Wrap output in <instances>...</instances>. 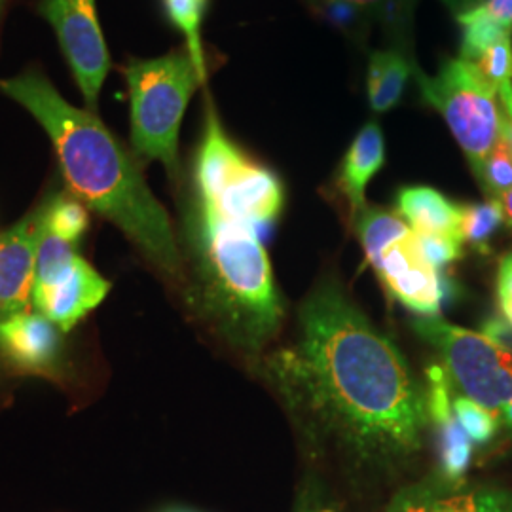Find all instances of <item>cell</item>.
Listing matches in <instances>:
<instances>
[{"instance_id":"cell-9","label":"cell","mask_w":512,"mask_h":512,"mask_svg":"<svg viewBox=\"0 0 512 512\" xmlns=\"http://www.w3.org/2000/svg\"><path fill=\"white\" fill-rule=\"evenodd\" d=\"M40 14L52 25L88 109H97L110 71V54L95 0H42Z\"/></svg>"},{"instance_id":"cell-18","label":"cell","mask_w":512,"mask_h":512,"mask_svg":"<svg viewBox=\"0 0 512 512\" xmlns=\"http://www.w3.org/2000/svg\"><path fill=\"white\" fill-rule=\"evenodd\" d=\"M169 21L183 33L186 52L192 57L198 73L207 80V67L202 46V23L209 0H162Z\"/></svg>"},{"instance_id":"cell-33","label":"cell","mask_w":512,"mask_h":512,"mask_svg":"<svg viewBox=\"0 0 512 512\" xmlns=\"http://www.w3.org/2000/svg\"><path fill=\"white\" fill-rule=\"evenodd\" d=\"M499 205H501V211H503V220L505 224L512 230V188L507 190L505 194H501L499 198H495Z\"/></svg>"},{"instance_id":"cell-5","label":"cell","mask_w":512,"mask_h":512,"mask_svg":"<svg viewBox=\"0 0 512 512\" xmlns=\"http://www.w3.org/2000/svg\"><path fill=\"white\" fill-rule=\"evenodd\" d=\"M131 143L137 156L179 173V131L198 86L205 84L186 50L156 59H133L126 67Z\"/></svg>"},{"instance_id":"cell-15","label":"cell","mask_w":512,"mask_h":512,"mask_svg":"<svg viewBox=\"0 0 512 512\" xmlns=\"http://www.w3.org/2000/svg\"><path fill=\"white\" fill-rule=\"evenodd\" d=\"M399 217L416 232L461 239V205L435 188L408 186L397 196ZM463 241V239H461Z\"/></svg>"},{"instance_id":"cell-16","label":"cell","mask_w":512,"mask_h":512,"mask_svg":"<svg viewBox=\"0 0 512 512\" xmlns=\"http://www.w3.org/2000/svg\"><path fill=\"white\" fill-rule=\"evenodd\" d=\"M414 73L416 63L410 59L408 52L399 48L372 52L366 74L370 109L374 112L393 109L401 101L406 84Z\"/></svg>"},{"instance_id":"cell-14","label":"cell","mask_w":512,"mask_h":512,"mask_svg":"<svg viewBox=\"0 0 512 512\" xmlns=\"http://www.w3.org/2000/svg\"><path fill=\"white\" fill-rule=\"evenodd\" d=\"M384 164V131L378 122H368L349 145L336 177V188L348 202L351 219H357L365 209L366 186Z\"/></svg>"},{"instance_id":"cell-26","label":"cell","mask_w":512,"mask_h":512,"mask_svg":"<svg viewBox=\"0 0 512 512\" xmlns=\"http://www.w3.org/2000/svg\"><path fill=\"white\" fill-rule=\"evenodd\" d=\"M315 2H317L319 14L327 19L332 27L348 33L351 38L365 37L372 21L366 18L359 8H355L346 0H315Z\"/></svg>"},{"instance_id":"cell-1","label":"cell","mask_w":512,"mask_h":512,"mask_svg":"<svg viewBox=\"0 0 512 512\" xmlns=\"http://www.w3.org/2000/svg\"><path fill=\"white\" fill-rule=\"evenodd\" d=\"M298 317V338L264 370L304 435L366 467L414 458L431 416L401 349L334 283L317 287Z\"/></svg>"},{"instance_id":"cell-10","label":"cell","mask_w":512,"mask_h":512,"mask_svg":"<svg viewBox=\"0 0 512 512\" xmlns=\"http://www.w3.org/2000/svg\"><path fill=\"white\" fill-rule=\"evenodd\" d=\"M110 283L88 260L76 255L54 281L33 289V304L63 332L76 327L107 296Z\"/></svg>"},{"instance_id":"cell-25","label":"cell","mask_w":512,"mask_h":512,"mask_svg":"<svg viewBox=\"0 0 512 512\" xmlns=\"http://www.w3.org/2000/svg\"><path fill=\"white\" fill-rule=\"evenodd\" d=\"M454 412L459 425L473 442L486 444L494 439L499 427V418L494 412H490L488 408L480 406L463 395H454Z\"/></svg>"},{"instance_id":"cell-24","label":"cell","mask_w":512,"mask_h":512,"mask_svg":"<svg viewBox=\"0 0 512 512\" xmlns=\"http://www.w3.org/2000/svg\"><path fill=\"white\" fill-rule=\"evenodd\" d=\"M478 184L490 198H499L507 190L512 188V147L505 135L501 133L494 148L486 156L480 175H478Z\"/></svg>"},{"instance_id":"cell-29","label":"cell","mask_w":512,"mask_h":512,"mask_svg":"<svg viewBox=\"0 0 512 512\" xmlns=\"http://www.w3.org/2000/svg\"><path fill=\"white\" fill-rule=\"evenodd\" d=\"M497 300L505 321L512 327V253L503 256L499 262Z\"/></svg>"},{"instance_id":"cell-4","label":"cell","mask_w":512,"mask_h":512,"mask_svg":"<svg viewBox=\"0 0 512 512\" xmlns=\"http://www.w3.org/2000/svg\"><path fill=\"white\" fill-rule=\"evenodd\" d=\"M194 181L196 202L224 219L253 226L258 234L274 224L285 203L279 177L272 169L253 162L228 137L211 105L196 156Z\"/></svg>"},{"instance_id":"cell-17","label":"cell","mask_w":512,"mask_h":512,"mask_svg":"<svg viewBox=\"0 0 512 512\" xmlns=\"http://www.w3.org/2000/svg\"><path fill=\"white\" fill-rule=\"evenodd\" d=\"M42 226L57 238L65 239L73 245L84 238L90 228L88 207L74 196H55L42 207Z\"/></svg>"},{"instance_id":"cell-11","label":"cell","mask_w":512,"mask_h":512,"mask_svg":"<svg viewBox=\"0 0 512 512\" xmlns=\"http://www.w3.org/2000/svg\"><path fill=\"white\" fill-rule=\"evenodd\" d=\"M42 209L0 234V315L29 310L35 289Z\"/></svg>"},{"instance_id":"cell-12","label":"cell","mask_w":512,"mask_h":512,"mask_svg":"<svg viewBox=\"0 0 512 512\" xmlns=\"http://www.w3.org/2000/svg\"><path fill=\"white\" fill-rule=\"evenodd\" d=\"M63 355L61 329L42 313L0 315V357L19 372L50 374Z\"/></svg>"},{"instance_id":"cell-34","label":"cell","mask_w":512,"mask_h":512,"mask_svg":"<svg viewBox=\"0 0 512 512\" xmlns=\"http://www.w3.org/2000/svg\"><path fill=\"white\" fill-rule=\"evenodd\" d=\"M499 420L505 421V425L509 427L512 431V403L501 412V416H499Z\"/></svg>"},{"instance_id":"cell-23","label":"cell","mask_w":512,"mask_h":512,"mask_svg":"<svg viewBox=\"0 0 512 512\" xmlns=\"http://www.w3.org/2000/svg\"><path fill=\"white\" fill-rule=\"evenodd\" d=\"M456 19L461 25H467L495 42L512 35V0H484L480 6Z\"/></svg>"},{"instance_id":"cell-21","label":"cell","mask_w":512,"mask_h":512,"mask_svg":"<svg viewBox=\"0 0 512 512\" xmlns=\"http://www.w3.org/2000/svg\"><path fill=\"white\" fill-rule=\"evenodd\" d=\"M437 512H512V492L497 488L465 490L463 484H456L440 497Z\"/></svg>"},{"instance_id":"cell-27","label":"cell","mask_w":512,"mask_h":512,"mask_svg":"<svg viewBox=\"0 0 512 512\" xmlns=\"http://www.w3.org/2000/svg\"><path fill=\"white\" fill-rule=\"evenodd\" d=\"M475 63L497 90L512 82V35L499 38Z\"/></svg>"},{"instance_id":"cell-6","label":"cell","mask_w":512,"mask_h":512,"mask_svg":"<svg viewBox=\"0 0 512 512\" xmlns=\"http://www.w3.org/2000/svg\"><path fill=\"white\" fill-rule=\"evenodd\" d=\"M416 80L427 105L439 110L458 141L476 179L501 135V103L494 84L473 61L463 57L442 61L435 76L416 67Z\"/></svg>"},{"instance_id":"cell-35","label":"cell","mask_w":512,"mask_h":512,"mask_svg":"<svg viewBox=\"0 0 512 512\" xmlns=\"http://www.w3.org/2000/svg\"><path fill=\"white\" fill-rule=\"evenodd\" d=\"M164 512H198V511H192V509H183V507H171V509H165Z\"/></svg>"},{"instance_id":"cell-20","label":"cell","mask_w":512,"mask_h":512,"mask_svg":"<svg viewBox=\"0 0 512 512\" xmlns=\"http://www.w3.org/2000/svg\"><path fill=\"white\" fill-rule=\"evenodd\" d=\"M501 224H505L503 211L495 198L482 203L461 205V239L482 253H488L490 241Z\"/></svg>"},{"instance_id":"cell-13","label":"cell","mask_w":512,"mask_h":512,"mask_svg":"<svg viewBox=\"0 0 512 512\" xmlns=\"http://www.w3.org/2000/svg\"><path fill=\"white\" fill-rule=\"evenodd\" d=\"M427 404L431 425L439 437L440 473L448 480L463 484V476L469 469L473 440L467 437L463 427L459 425L454 412V391L448 380L444 366L433 365L429 368V384H427Z\"/></svg>"},{"instance_id":"cell-7","label":"cell","mask_w":512,"mask_h":512,"mask_svg":"<svg viewBox=\"0 0 512 512\" xmlns=\"http://www.w3.org/2000/svg\"><path fill=\"white\" fill-rule=\"evenodd\" d=\"M355 230L385 289L420 317L439 315V270L423 255L416 232L397 213L368 205L355 219Z\"/></svg>"},{"instance_id":"cell-30","label":"cell","mask_w":512,"mask_h":512,"mask_svg":"<svg viewBox=\"0 0 512 512\" xmlns=\"http://www.w3.org/2000/svg\"><path fill=\"white\" fill-rule=\"evenodd\" d=\"M294 512H342L334 503L327 501L323 494H319L317 490H304Z\"/></svg>"},{"instance_id":"cell-28","label":"cell","mask_w":512,"mask_h":512,"mask_svg":"<svg viewBox=\"0 0 512 512\" xmlns=\"http://www.w3.org/2000/svg\"><path fill=\"white\" fill-rule=\"evenodd\" d=\"M416 236L420 241L423 255L439 272L463 256L465 243L461 239L452 238V236H431V234H416Z\"/></svg>"},{"instance_id":"cell-8","label":"cell","mask_w":512,"mask_h":512,"mask_svg":"<svg viewBox=\"0 0 512 512\" xmlns=\"http://www.w3.org/2000/svg\"><path fill=\"white\" fill-rule=\"evenodd\" d=\"M437 349L452 387L499 418L512 403V349L486 332L456 327L439 315L412 323Z\"/></svg>"},{"instance_id":"cell-3","label":"cell","mask_w":512,"mask_h":512,"mask_svg":"<svg viewBox=\"0 0 512 512\" xmlns=\"http://www.w3.org/2000/svg\"><path fill=\"white\" fill-rule=\"evenodd\" d=\"M190 232L203 308L236 348H266L283 323V304L260 234L198 202Z\"/></svg>"},{"instance_id":"cell-2","label":"cell","mask_w":512,"mask_h":512,"mask_svg":"<svg viewBox=\"0 0 512 512\" xmlns=\"http://www.w3.org/2000/svg\"><path fill=\"white\" fill-rule=\"evenodd\" d=\"M0 90L46 129L74 198L116 224L162 272L179 277L183 258L164 205L150 192L128 150L92 110L67 103L38 73L0 80Z\"/></svg>"},{"instance_id":"cell-31","label":"cell","mask_w":512,"mask_h":512,"mask_svg":"<svg viewBox=\"0 0 512 512\" xmlns=\"http://www.w3.org/2000/svg\"><path fill=\"white\" fill-rule=\"evenodd\" d=\"M497 93H499V103H501V112H503L501 133L505 135V139L512 147V82L503 84Z\"/></svg>"},{"instance_id":"cell-32","label":"cell","mask_w":512,"mask_h":512,"mask_svg":"<svg viewBox=\"0 0 512 512\" xmlns=\"http://www.w3.org/2000/svg\"><path fill=\"white\" fill-rule=\"evenodd\" d=\"M442 2L446 4V8H448L456 18H459V16L471 12L476 6H480L484 0H442Z\"/></svg>"},{"instance_id":"cell-22","label":"cell","mask_w":512,"mask_h":512,"mask_svg":"<svg viewBox=\"0 0 512 512\" xmlns=\"http://www.w3.org/2000/svg\"><path fill=\"white\" fill-rule=\"evenodd\" d=\"M452 486H456V482L442 473L425 476L395 495L385 512H437L440 497Z\"/></svg>"},{"instance_id":"cell-19","label":"cell","mask_w":512,"mask_h":512,"mask_svg":"<svg viewBox=\"0 0 512 512\" xmlns=\"http://www.w3.org/2000/svg\"><path fill=\"white\" fill-rule=\"evenodd\" d=\"M359 8L370 21H378L389 37L399 44V50L408 52L412 33L414 6L418 0H346Z\"/></svg>"}]
</instances>
